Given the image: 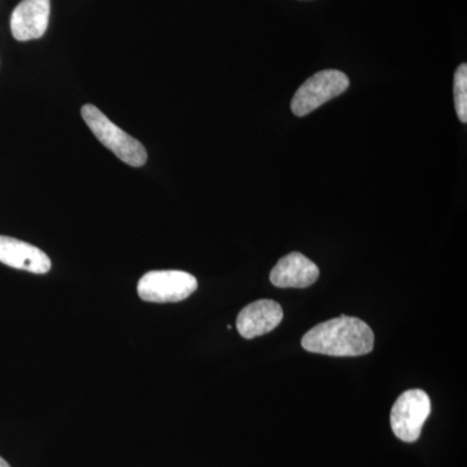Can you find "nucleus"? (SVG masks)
Returning a JSON list of instances; mask_svg holds the SVG:
<instances>
[{"mask_svg": "<svg viewBox=\"0 0 467 467\" xmlns=\"http://www.w3.org/2000/svg\"><path fill=\"white\" fill-rule=\"evenodd\" d=\"M301 346L310 353L358 358L374 348V333L367 322L348 316L322 322L304 335Z\"/></svg>", "mask_w": 467, "mask_h": 467, "instance_id": "nucleus-1", "label": "nucleus"}, {"mask_svg": "<svg viewBox=\"0 0 467 467\" xmlns=\"http://www.w3.org/2000/svg\"><path fill=\"white\" fill-rule=\"evenodd\" d=\"M81 115L100 143L112 150L121 161L133 168L146 164L147 150L143 144L113 124L99 109L92 104H86L82 107Z\"/></svg>", "mask_w": 467, "mask_h": 467, "instance_id": "nucleus-2", "label": "nucleus"}, {"mask_svg": "<svg viewBox=\"0 0 467 467\" xmlns=\"http://www.w3.org/2000/svg\"><path fill=\"white\" fill-rule=\"evenodd\" d=\"M198 288L195 276L182 270H153L140 278L138 295L149 303H178Z\"/></svg>", "mask_w": 467, "mask_h": 467, "instance_id": "nucleus-3", "label": "nucleus"}, {"mask_svg": "<svg viewBox=\"0 0 467 467\" xmlns=\"http://www.w3.org/2000/svg\"><path fill=\"white\" fill-rule=\"evenodd\" d=\"M349 88L348 77L340 70L328 69L316 73L300 86L291 101L294 115L304 117L325 103L342 95Z\"/></svg>", "mask_w": 467, "mask_h": 467, "instance_id": "nucleus-4", "label": "nucleus"}, {"mask_svg": "<svg viewBox=\"0 0 467 467\" xmlns=\"http://www.w3.org/2000/svg\"><path fill=\"white\" fill-rule=\"evenodd\" d=\"M430 413L431 401L425 391L409 389L401 393L391 410L393 434L405 442L417 441Z\"/></svg>", "mask_w": 467, "mask_h": 467, "instance_id": "nucleus-5", "label": "nucleus"}, {"mask_svg": "<svg viewBox=\"0 0 467 467\" xmlns=\"http://www.w3.org/2000/svg\"><path fill=\"white\" fill-rule=\"evenodd\" d=\"M50 0H23L12 12L11 32L20 42L45 36L50 20Z\"/></svg>", "mask_w": 467, "mask_h": 467, "instance_id": "nucleus-6", "label": "nucleus"}, {"mask_svg": "<svg viewBox=\"0 0 467 467\" xmlns=\"http://www.w3.org/2000/svg\"><path fill=\"white\" fill-rule=\"evenodd\" d=\"M284 319V309L275 300H257L245 306L236 318V328L244 339L272 333Z\"/></svg>", "mask_w": 467, "mask_h": 467, "instance_id": "nucleus-7", "label": "nucleus"}, {"mask_svg": "<svg viewBox=\"0 0 467 467\" xmlns=\"http://www.w3.org/2000/svg\"><path fill=\"white\" fill-rule=\"evenodd\" d=\"M0 263L34 275H47L51 269L50 257L45 252L29 243L5 235H0Z\"/></svg>", "mask_w": 467, "mask_h": 467, "instance_id": "nucleus-8", "label": "nucleus"}, {"mask_svg": "<svg viewBox=\"0 0 467 467\" xmlns=\"http://www.w3.org/2000/svg\"><path fill=\"white\" fill-rule=\"evenodd\" d=\"M318 266L299 252L282 257L270 273V282L278 288H306L316 284Z\"/></svg>", "mask_w": 467, "mask_h": 467, "instance_id": "nucleus-9", "label": "nucleus"}, {"mask_svg": "<svg viewBox=\"0 0 467 467\" xmlns=\"http://www.w3.org/2000/svg\"><path fill=\"white\" fill-rule=\"evenodd\" d=\"M454 107L460 121L467 122V66L461 64L454 73Z\"/></svg>", "mask_w": 467, "mask_h": 467, "instance_id": "nucleus-10", "label": "nucleus"}, {"mask_svg": "<svg viewBox=\"0 0 467 467\" xmlns=\"http://www.w3.org/2000/svg\"><path fill=\"white\" fill-rule=\"evenodd\" d=\"M0 467H11V466H9V463L7 462V461L3 459V457H0Z\"/></svg>", "mask_w": 467, "mask_h": 467, "instance_id": "nucleus-11", "label": "nucleus"}]
</instances>
